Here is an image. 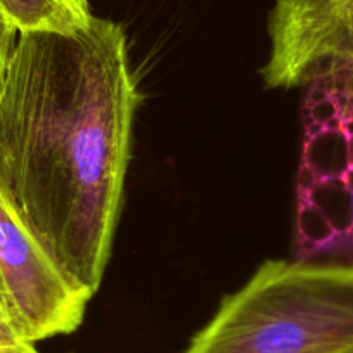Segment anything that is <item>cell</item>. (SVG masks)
<instances>
[{
  "instance_id": "obj_1",
  "label": "cell",
  "mask_w": 353,
  "mask_h": 353,
  "mask_svg": "<svg viewBox=\"0 0 353 353\" xmlns=\"http://www.w3.org/2000/svg\"><path fill=\"white\" fill-rule=\"evenodd\" d=\"M139 106L125 32L18 37L0 101V158L19 206L74 284L96 294L111 254Z\"/></svg>"
},
{
  "instance_id": "obj_2",
  "label": "cell",
  "mask_w": 353,
  "mask_h": 353,
  "mask_svg": "<svg viewBox=\"0 0 353 353\" xmlns=\"http://www.w3.org/2000/svg\"><path fill=\"white\" fill-rule=\"evenodd\" d=\"M353 346V265L267 261L181 353H338Z\"/></svg>"
},
{
  "instance_id": "obj_3",
  "label": "cell",
  "mask_w": 353,
  "mask_h": 353,
  "mask_svg": "<svg viewBox=\"0 0 353 353\" xmlns=\"http://www.w3.org/2000/svg\"><path fill=\"white\" fill-rule=\"evenodd\" d=\"M0 283L26 338L71 334L81 325L92 294L61 269L19 206L0 158Z\"/></svg>"
},
{
  "instance_id": "obj_4",
  "label": "cell",
  "mask_w": 353,
  "mask_h": 353,
  "mask_svg": "<svg viewBox=\"0 0 353 353\" xmlns=\"http://www.w3.org/2000/svg\"><path fill=\"white\" fill-rule=\"evenodd\" d=\"M0 14L19 33L71 35L92 23L88 0H0Z\"/></svg>"
},
{
  "instance_id": "obj_5",
  "label": "cell",
  "mask_w": 353,
  "mask_h": 353,
  "mask_svg": "<svg viewBox=\"0 0 353 353\" xmlns=\"http://www.w3.org/2000/svg\"><path fill=\"white\" fill-rule=\"evenodd\" d=\"M0 353H40L26 338L6 291L0 288Z\"/></svg>"
},
{
  "instance_id": "obj_6",
  "label": "cell",
  "mask_w": 353,
  "mask_h": 353,
  "mask_svg": "<svg viewBox=\"0 0 353 353\" xmlns=\"http://www.w3.org/2000/svg\"><path fill=\"white\" fill-rule=\"evenodd\" d=\"M18 37L19 33L6 21L4 16L0 14V101H2V94H4L9 63H11L12 50L18 42Z\"/></svg>"
},
{
  "instance_id": "obj_7",
  "label": "cell",
  "mask_w": 353,
  "mask_h": 353,
  "mask_svg": "<svg viewBox=\"0 0 353 353\" xmlns=\"http://www.w3.org/2000/svg\"><path fill=\"white\" fill-rule=\"evenodd\" d=\"M331 59H341L353 63V11L350 14L348 21H346L345 28L339 33L338 40H336Z\"/></svg>"
},
{
  "instance_id": "obj_8",
  "label": "cell",
  "mask_w": 353,
  "mask_h": 353,
  "mask_svg": "<svg viewBox=\"0 0 353 353\" xmlns=\"http://www.w3.org/2000/svg\"><path fill=\"white\" fill-rule=\"evenodd\" d=\"M0 288H2V283H0ZM2 290H4V288H2Z\"/></svg>"
}]
</instances>
